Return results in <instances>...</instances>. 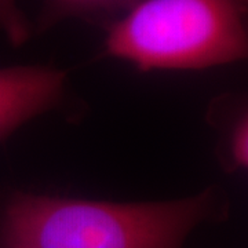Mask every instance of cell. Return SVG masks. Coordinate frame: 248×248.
I'll use <instances>...</instances> for the list:
<instances>
[{"label":"cell","mask_w":248,"mask_h":248,"mask_svg":"<svg viewBox=\"0 0 248 248\" xmlns=\"http://www.w3.org/2000/svg\"><path fill=\"white\" fill-rule=\"evenodd\" d=\"M221 192L167 202L112 203L17 193L0 217L4 248H182L204 222L223 221Z\"/></svg>","instance_id":"6da1fadb"},{"label":"cell","mask_w":248,"mask_h":248,"mask_svg":"<svg viewBox=\"0 0 248 248\" xmlns=\"http://www.w3.org/2000/svg\"><path fill=\"white\" fill-rule=\"evenodd\" d=\"M248 0H140L108 27V55L141 72L205 69L247 57Z\"/></svg>","instance_id":"7a4b0ae2"},{"label":"cell","mask_w":248,"mask_h":248,"mask_svg":"<svg viewBox=\"0 0 248 248\" xmlns=\"http://www.w3.org/2000/svg\"><path fill=\"white\" fill-rule=\"evenodd\" d=\"M66 73L48 66L0 68V142L22 124L57 107Z\"/></svg>","instance_id":"3957f363"},{"label":"cell","mask_w":248,"mask_h":248,"mask_svg":"<svg viewBox=\"0 0 248 248\" xmlns=\"http://www.w3.org/2000/svg\"><path fill=\"white\" fill-rule=\"evenodd\" d=\"M140 0H45L39 28L45 31L65 18L97 21L125 13Z\"/></svg>","instance_id":"277c9868"},{"label":"cell","mask_w":248,"mask_h":248,"mask_svg":"<svg viewBox=\"0 0 248 248\" xmlns=\"http://www.w3.org/2000/svg\"><path fill=\"white\" fill-rule=\"evenodd\" d=\"M0 29L13 46H22L29 39V24L17 0H0Z\"/></svg>","instance_id":"5b68a950"},{"label":"cell","mask_w":248,"mask_h":248,"mask_svg":"<svg viewBox=\"0 0 248 248\" xmlns=\"http://www.w3.org/2000/svg\"><path fill=\"white\" fill-rule=\"evenodd\" d=\"M248 122L247 115L237 117L234 125L228 131L226 156L232 169H246L248 164Z\"/></svg>","instance_id":"8992f818"}]
</instances>
